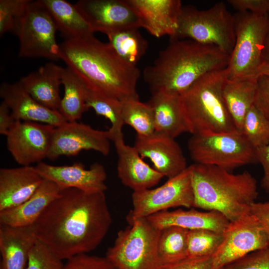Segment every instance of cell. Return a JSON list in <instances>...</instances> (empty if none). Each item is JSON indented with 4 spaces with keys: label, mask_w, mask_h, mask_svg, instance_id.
I'll list each match as a JSON object with an SVG mask.
<instances>
[{
    "label": "cell",
    "mask_w": 269,
    "mask_h": 269,
    "mask_svg": "<svg viewBox=\"0 0 269 269\" xmlns=\"http://www.w3.org/2000/svg\"><path fill=\"white\" fill-rule=\"evenodd\" d=\"M112 223L105 192L67 188L60 191L32 227L38 241L67 260L95 250Z\"/></svg>",
    "instance_id": "cell-1"
},
{
    "label": "cell",
    "mask_w": 269,
    "mask_h": 269,
    "mask_svg": "<svg viewBox=\"0 0 269 269\" xmlns=\"http://www.w3.org/2000/svg\"><path fill=\"white\" fill-rule=\"evenodd\" d=\"M59 46L60 59L87 88L120 101L139 99V69L123 59L109 42L92 34L65 40Z\"/></svg>",
    "instance_id": "cell-2"
},
{
    "label": "cell",
    "mask_w": 269,
    "mask_h": 269,
    "mask_svg": "<svg viewBox=\"0 0 269 269\" xmlns=\"http://www.w3.org/2000/svg\"><path fill=\"white\" fill-rule=\"evenodd\" d=\"M229 59L230 55L215 45L170 38L153 64L144 68L143 79L151 94L179 97L205 74L227 68Z\"/></svg>",
    "instance_id": "cell-3"
},
{
    "label": "cell",
    "mask_w": 269,
    "mask_h": 269,
    "mask_svg": "<svg viewBox=\"0 0 269 269\" xmlns=\"http://www.w3.org/2000/svg\"><path fill=\"white\" fill-rule=\"evenodd\" d=\"M188 168L193 207L218 212L229 222L250 213L258 192L257 181L250 172L233 174L216 166L197 163Z\"/></svg>",
    "instance_id": "cell-4"
},
{
    "label": "cell",
    "mask_w": 269,
    "mask_h": 269,
    "mask_svg": "<svg viewBox=\"0 0 269 269\" xmlns=\"http://www.w3.org/2000/svg\"><path fill=\"white\" fill-rule=\"evenodd\" d=\"M227 79V68L210 72L179 96L180 108L189 133L196 134L239 132L223 97Z\"/></svg>",
    "instance_id": "cell-5"
},
{
    "label": "cell",
    "mask_w": 269,
    "mask_h": 269,
    "mask_svg": "<svg viewBox=\"0 0 269 269\" xmlns=\"http://www.w3.org/2000/svg\"><path fill=\"white\" fill-rule=\"evenodd\" d=\"M234 16L235 42L227 67L228 79L257 80L263 63L269 15L238 11Z\"/></svg>",
    "instance_id": "cell-6"
},
{
    "label": "cell",
    "mask_w": 269,
    "mask_h": 269,
    "mask_svg": "<svg viewBox=\"0 0 269 269\" xmlns=\"http://www.w3.org/2000/svg\"><path fill=\"white\" fill-rule=\"evenodd\" d=\"M129 225L117 234L106 258L117 269H162L157 252L161 230L147 218L127 217Z\"/></svg>",
    "instance_id": "cell-7"
},
{
    "label": "cell",
    "mask_w": 269,
    "mask_h": 269,
    "mask_svg": "<svg viewBox=\"0 0 269 269\" xmlns=\"http://www.w3.org/2000/svg\"><path fill=\"white\" fill-rule=\"evenodd\" d=\"M172 38H187L215 45L230 55L235 42V19L223 2L205 10L182 7L176 33Z\"/></svg>",
    "instance_id": "cell-8"
},
{
    "label": "cell",
    "mask_w": 269,
    "mask_h": 269,
    "mask_svg": "<svg viewBox=\"0 0 269 269\" xmlns=\"http://www.w3.org/2000/svg\"><path fill=\"white\" fill-rule=\"evenodd\" d=\"M188 149L195 163L229 171L258 162L255 149L239 132L192 134Z\"/></svg>",
    "instance_id": "cell-9"
},
{
    "label": "cell",
    "mask_w": 269,
    "mask_h": 269,
    "mask_svg": "<svg viewBox=\"0 0 269 269\" xmlns=\"http://www.w3.org/2000/svg\"><path fill=\"white\" fill-rule=\"evenodd\" d=\"M56 30L52 17L41 0H30L15 33L19 42V56L60 59Z\"/></svg>",
    "instance_id": "cell-10"
},
{
    "label": "cell",
    "mask_w": 269,
    "mask_h": 269,
    "mask_svg": "<svg viewBox=\"0 0 269 269\" xmlns=\"http://www.w3.org/2000/svg\"><path fill=\"white\" fill-rule=\"evenodd\" d=\"M132 201L133 208L127 217L133 218H147L171 208L194 207V194L188 166L158 187L133 192Z\"/></svg>",
    "instance_id": "cell-11"
},
{
    "label": "cell",
    "mask_w": 269,
    "mask_h": 269,
    "mask_svg": "<svg viewBox=\"0 0 269 269\" xmlns=\"http://www.w3.org/2000/svg\"><path fill=\"white\" fill-rule=\"evenodd\" d=\"M222 236L221 244L212 257L214 269H223L247 255L269 246L263 226L251 213L229 222Z\"/></svg>",
    "instance_id": "cell-12"
},
{
    "label": "cell",
    "mask_w": 269,
    "mask_h": 269,
    "mask_svg": "<svg viewBox=\"0 0 269 269\" xmlns=\"http://www.w3.org/2000/svg\"><path fill=\"white\" fill-rule=\"evenodd\" d=\"M54 127L16 121L6 134V147L15 161L30 166L47 158Z\"/></svg>",
    "instance_id": "cell-13"
},
{
    "label": "cell",
    "mask_w": 269,
    "mask_h": 269,
    "mask_svg": "<svg viewBox=\"0 0 269 269\" xmlns=\"http://www.w3.org/2000/svg\"><path fill=\"white\" fill-rule=\"evenodd\" d=\"M108 131H100L83 123L66 122L55 127L47 158L55 160L61 156H74L82 150H94L104 155L110 151Z\"/></svg>",
    "instance_id": "cell-14"
},
{
    "label": "cell",
    "mask_w": 269,
    "mask_h": 269,
    "mask_svg": "<svg viewBox=\"0 0 269 269\" xmlns=\"http://www.w3.org/2000/svg\"><path fill=\"white\" fill-rule=\"evenodd\" d=\"M75 6L94 32L107 35L141 27L134 10L126 0H80Z\"/></svg>",
    "instance_id": "cell-15"
},
{
    "label": "cell",
    "mask_w": 269,
    "mask_h": 269,
    "mask_svg": "<svg viewBox=\"0 0 269 269\" xmlns=\"http://www.w3.org/2000/svg\"><path fill=\"white\" fill-rule=\"evenodd\" d=\"M44 178L53 181L61 190L75 188L87 193L105 192L107 173L103 165L94 163L88 169L80 162L53 165L40 162L35 166Z\"/></svg>",
    "instance_id": "cell-16"
},
{
    "label": "cell",
    "mask_w": 269,
    "mask_h": 269,
    "mask_svg": "<svg viewBox=\"0 0 269 269\" xmlns=\"http://www.w3.org/2000/svg\"><path fill=\"white\" fill-rule=\"evenodd\" d=\"M134 146L143 159H149L153 168L168 179L188 167L182 150L175 138L156 133L146 136L136 135Z\"/></svg>",
    "instance_id": "cell-17"
},
{
    "label": "cell",
    "mask_w": 269,
    "mask_h": 269,
    "mask_svg": "<svg viewBox=\"0 0 269 269\" xmlns=\"http://www.w3.org/2000/svg\"><path fill=\"white\" fill-rule=\"evenodd\" d=\"M138 17L141 27L160 37L174 36L182 7L180 0H126Z\"/></svg>",
    "instance_id": "cell-18"
},
{
    "label": "cell",
    "mask_w": 269,
    "mask_h": 269,
    "mask_svg": "<svg viewBox=\"0 0 269 269\" xmlns=\"http://www.w3.org/2000/svg\"><path fill=\"white\" fill-rule=\"evenodd\" d=\"M0 96L16 121L45 124L54 127L67 122L58 111L50 109L35 100L18 82L2 83Z\"/></svg>",
    "instance_id": "cell-19"
},
{
    "label": "cell",
    "mask_w": 269,
    "mask_h": 269,
    "mask_svg": "<svg viewBox=\"0 0 269 269\" xmlns=\"http://www.w3.org/2000/svg\"><path fill=\"white\" fill-rule=\"evenodd\" d=\"M118 155L117 173L121 182L133 192L150 189L164 177L146 163L135 147L125 144L124 137L116 139Z\"/></svg>",
    "instance_id": "cell-20"
},
{
    "label": "cell",
    "mask_w": 269,
    "mask_h": 269,
    "mask_svg": "<svg viewBox=\"0 0 269 269\" xmlns=\"http://www.w3.org/2000/svg\"><path fill=\"white\" fill-rule=\"evenodd\" d=\"M44 178L35 166L0 169V211L18 206L29 199Z\"/></svg>",
    "instance_id": "cell-21"
},
{
    "label": "cell",
    "mask_w": 269,
    "mask_h": 269,
    "mask_svg": "<svg viewBox=\"0 0 269 269\" xmlns=\"http://www.w3.org/2000/svg\"><path fill=\"white\" fill-rule=\"evenodd\" d=\"M63 67L53 62L20 78L18 83L37 102L53 110L58 111L61 98L60 86Z\"/></svg>",
    "instance_id": "cell-22"
},
{
    "label": "cell",
    "mask_w": 269,
    "mask_h": 269,
    "mask_svg": "<svg viewBox=\"0 0 269 269\" xmlns=\"http://www.w3.org/2000/svg\"><path fill=\"white\" fill-rule=\"evenodd\" d=\"M152 225L161 230L170 226L181 227L188 230L208 229L221 233L229 221L220 213L214 211L201 212L195 209H179L164 211L147 217Z\"/></svg>",
    "instance_id": "cell-23"
},
{
    "label": "cell",
    "mask_w": 269,
    "mask_h": 269,
    "mask_svg": "<svg viewBox=\"0 0 269 269\" xmlns=\"http://www.w3.org/2000/svg\"><path fill=\"white\" fill-rule=\"evenodd\" d=\"M61 190L54 182L44 179L34 193L24 202L0 211V224L12 227L32 226Z\"/></svg>",
    "instance_id": "cell-24"
},
{
    "label": "cell",
    "mask_w": 269,
    "mask_h": 269,
    "mask_svg": "<svg viewBox=\"0 0 269 269\" xmlns=\"http://www.w3.org/2000/svg\"><path fill=\"white\" fill-rule=\"evenodd\" d=\"M37 240L32 226L0 224V269H25L29 253Z\"/></svg>",
    "instance_id": "cell-25"
},
{
    "label": "cell",
    "mask_w": 269,
    "mask_h": 269,
    "mask_svg": "<svg viewBox=\"0 0 269 269\" xmlns=\"http://www.w3.org/2000/svg\"><path fill=\"white\" fill-rule=\"evenodd\" d=\"M147 103L153 113L154 133L175 138L188 132L180 108L179 97L154 94Z\"/></svg>",
    "instance_id": "cell-26"
},
{
    "label": "cell",
    "mask_w": 269,
    "mask_h": 269,
    "mask_svg": "<svg viewBox=\"0 0 269 269\" xmlns=\"http://www.w3.org/2000/svg\"><path fill=\"white\" fill-rule=\"evenodd\" d=\"M65 40L79 39L94 34L75 4L64 0H41Z\"/></svg>",
    "instance_id": "cell-27"
},
{
    "label": "cell",
    "mask_w": 269,
    "mask_h": 269,
    "mask_svg": "<svg viewBox=\"0 0 269 269\" xmlns=\"http://www.w3.org/2000/svg\"><path fill=\"white\" fill-rule=\"evenodd\" d=\"M257 80L227 79L223 87L225 103L236 129L240 133L245 117L254 105Z\"/></svg>",
    "instance_id": "cell-28"
},
{
    "label": "cell",
    "mask_w": 269,
    "mask_h": 269,
    "mask_svg": "<svg viewBox=\"0 0 269 269\" xmlns=\"http://www.w3.org/2000/svg\"><path fill=\"white\" fill-rule=\"evenodd\" d=\"M61 81L64 92L58 111L67 122L77 121L89 109L86 86L67 67L63 68Z\"/></svg>",
    "instance_id": "cell-29"
},
{
    "label": "cell",
    "mask_w": 269,
    "mask_h": 269,
    "mask_svg": "<svg viewBox=\"0 0 269 269\" xmlns=\"http://www.w3.org/2000/svg\"><path fill=\"white\" fill-rule=\"evenodd\" d=\"M86 102L88 108L103 116L111 123L108 131L110 139L114 141L123 136L125 125L122 116V102L115 98L91 90L86 87Z\"/></svg>",
    "instance_id": "cell-30"
},
{
    "label": "cell",
    "mask_w": 269,
    "mask_h": 269,
    "mask_svg": "<svg viewBox=\"0 0 269 269\" xmlns=\"http://www.w3.org/2000/svg\"><path fill=\"white\" fill-rule=\"evenodd\" d=\"M188 230L170 226L161 230L157 252L163 265L174 264L187 258Z\"/></svg>",
    "instance_id": "cell-31"
},
{
    "label": "cell",
    "mask_w": 269,
    "mask_h": 269,
    "mask_svg": "<svg viewBox=\"0 0 269 269\" xmlns=\"http://www.w3.org/2000/svg\"><path fill=\"white\" fill-rule=\"evenodd\" d=\"M109 42L118 54L125 61L134 65L145 54L148 48L147 40L138 28L121 30L107 35Z\"/></svg>",
    "instance_id": "cell-32"
},
{
    "label": "cell",
    "mask_w": 269,
    "mask_h": 269,
    "mask_svg": "<svg viewBox=\"0 0 269 269\" xmlns=\"http://www.w3.org/2000/svg\"><path fill=\"white\" fill-rule=\"evenodd\" d=\"M124 124L132 127L139 136H148L154 133L153 113L147 103L139 99L122 101Z\"/></svg>",
    "instance_id": "cell-33"
},
{
    "label": "cell",
    "mask_w": 269,
    "mask_h": 269,
    "mask_svg": "<svg viewBox=\"0 0 269 269\" xmlns=\"http://www.w3.org/2000/svg\"><path fill=\"white\" fill-rule=\"evenodd\" d=\"M241 133L255 149L269 143V120L255 106L248 112Z\"/></svg>",
    "instance_id": "cell-34"
},
{
    "label": "cell",
    "mask_w": 269,
    "mask_h": 269,
    "mask_svg": "<svg viewBox=\"0 0 269 269\" xmlns=\"http://www.w3.org/2000/svg\"><path fill=\"white\" fill-rule=\"evenodd\" d=\"M222 234L200 229L188 230L187 258L212 257L222 241Z\"/></svg>",
    "instance_id": "cell-35"
},
{
    "label": "cell",
    "mask_w": 269,
    "mask_h": 269,
    "mask_svg": "<svg viewBox=\"0 0 269 269\" xmlns=\"http://www.w3.org/2000/svg\"><path fill=\"white\" fill-rule=\"evenodd\" d=\"M30 0H0V35L11 32L15 34L24 16Z\"/></svg>",
    "instance_id": "cell-36"
},
{
    "label": "cell",
    "mask_w": 269,
    "mask_h": 269,
    "mask_svg": "<svg viewBox=\"0 0 269 269\" xmlns=\"http://www.w3.org/2000/svg\"><path fill=\"white\" fill-rule=\"evenodd\" d=\"M62 261L37 240L30 250L25 269H62Z\"/></svg>",
    "instance_id": "cell-37"
},
{
    "label": "cell",
    "mask_w": 269,
    "mask_h": 269,
    "mask_svg": "<svg viewBox=\"0 0 269 269\" xmlns=\"http://www.w3.org/2000/svg\"><path fill=\"white\" fill-rule=\"evenodd\" d=\"M223 269H269V246L247 255Z\"/></svg>",
    "instance_id": "cell-38"
},
{
    "label": "cell",
    "mask_w": 269,
    "mask_h": 269,
    "mask_svg": "<svg viewBox=\"0 0 269 269\" xmlns=\"http://www.w3.org/2000/svg\"><path fill=\"white\" fill-rule=\"evenodd\" d=\"M62 269H117L107 258L87 254L75 256L67 260Z\"/></svg>",
    "instance_id": "cell-39"
},
{
    "label": "cell",
    "mask_w": 269,
    "mask_h": 269,
    "mask_svg": "<svg viewBox=\"0 0 269 269\" xmlns=\"http://www.w3.org/2000/svg\"><path fill=\"white\" fill-rule=\"evenodd\" d=\"M254 105L269 120V76L259 77Z\"/></svg>",
    "instance_id": "cell-40"
},
{
    "label": "cell",
    "mask_w": 269,
    "mask_h": 269,
    "mask_svg": "<svg viewBox=\"0 0 269 269\" xmlns=\"http://www.w3.org/2000/svg\"><path fill=\"white\" fill-rule=\"evenodd\" d=\"M227 2L238 11L269 14V0H229Z\"/></svg>",
    "instance_id": "cell-41"
},
{
    "label": "cell",
    "mask_w": 269,
    "mask_h": 269,
    "mask_svg": "<svg viewBox=\"0 0 269 269\" xmlns=\"http://www.w3.org/2000/svg\"><path fill=\"white\" fill-rule=\"evenodd\" d=\"M162 269H214L212 257L189 258L168 265Z\"/></svg>",
    "instance_id": "cell-42"
},
{
    "label": "cell",
    "mask_w": 269,
    "mask_h": 269,
    "mask_svg": "<svg viewBox=\"0 0 269 269\" xmlns=\"http://www.w3.org/2000/svg\"><path fill=\"white\" fill-rule=\"evenodd\" d=\"M255 151L257 161L262 164L264 169L261 186L266 192L269 193V143L255 149Z\"/></svg>",
    "instance_id": "cell-43"
},
{
    "label": "cell",
    "mask_w": 269,
    "mask_h": 269,
    "mask_svg": "<svg viewBox=\"0 0 269 269\" xmlns=\"http://www.w3.org/2000/svg\"><path fill=\"white\" fill-rule=\"evenodd\" d=\"M250 213L259 219L269 239V201L254 203L251 206Z\"/></svg>",
    "instance_id": "cell-44"
},
{
    "label": "cell",
    "mask_w": 269,
    "mask_h": 269,
    "mask_svg": "<svg viewBox=\"0 0 269 269\" xmlns=\"http://www.w3.org/2000/svg\"><path fill=\"white\" fill-rule=\"evenodd\" d=\"M16 120L7 105L2 101L0 105V134L6 135Z\"/></svg>",
    "instance_id": "cell-45"
},
{
    "label": "cell",
    "mask_w": 269,
    "mask_h": 269,
    "mask_svg": "<svg viewBox=\"0 0 269 269\" xmlns=\"http://www.w3.org/2000/svg\"><path fill=\"white\" fill-rule=\"evenodd\" d=\"M263 62H269V29L263 51Z\"/></svg>",
    "instance_id": "cell-46"
},
{
    "label": "cell",
    "mask_w": 269,
    "mask_h": 269,
    "mask_svg": "<svg viewBox=\"0 0 269 269\" xmlns=\"http://www.w3.org/2000/svg\"><path fill=\"white\" fill-rule=\"evenodd\" d=\"M260 75L269 76V62H263L259 69Z\"/></svg>",
    "instance_id": "cell-47"
}]
</instances>
